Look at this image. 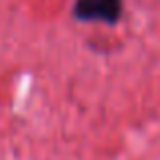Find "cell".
I'll use <instances>...</instances> for the list:
<instances>
[{
    "instance_id": "1",
    "label": "cell",
    "mask_w": 160,
    "mask_h": 160,
    "mask_svg": "<svg viewBox=\"0 0 160 160\" xmlns=\"http://www.w3.org/2000/svg\"><path fill=\"white\" fill-rule=\"evenodd\" d=\"M75 16L85 22H116L122 16V0H77Z\"/></svg>"
}]
</instances>
